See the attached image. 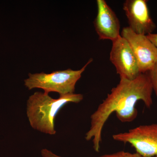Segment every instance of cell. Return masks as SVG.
Listing matches in <instances>:
<instances>
[{
  "instance_id": "1",
  "label": "cell",
  "mask_w": 157,
  "mask_h": 157,
  "mask_svg": "<svg viewBox=\"0 0 157 157\" xmlns=\"http://www.w3.org/2000/svg\"><path fill=\"white\" fill-rule=\"evenodd\" d=\"M153 91L148 72L140 73L133 80L120 78L119 84L111 90L91 115L90 127L86 134L85 139L88 141L92 140L95 151H100L103 128L111 114L115 112L122 122L133 121L137 116L135 107L137 101H143L147 108L151 107Z\"/></svg>"
},
{
  "instance_id": "2",
  "label": "cell",
  "mask_w": 157,
  "mask_h": 157,
  "mask_svg": "<svg viewBox=\"0 0 157 157\" xmlns=\"http://www.w3.org/2000/svg\"><path fill=\"white\" fill-rule=\"evenodd\" d=\"M83 95L72 94L52 98L48 94L36 92L29 96L26 103V114L33 129L49 135L56 133L55 121L58 113L66 104L79 103Z\"/></svg>"
},
{
  "instance_id": "3",
  "label": "cell",
  "mask_w": 157,
  "mask_h": 157,
  "mask_svg": "<svg viewBox=\"0 0 157 157\" xmlns=\"http://www.w3.org/2000/svg\"><path fill=\"white\" fill-rule=\"evenodd\" d=\"M90 58L80 70H74L68 69L54 71L50 73L29 74V77L24 80V85L29 90L42 89L46 94L51 92L58 93L59 96L74 94L76 82L81 77L88 65L92 62Z\"/></svg>"
},
{
  "instance_id": "4",
  "label": "cell",
  "mask_w": 157,
  "mask_h": 157,
  "mask_svg": "<svg viewBox=\"0 0 157 157\" xmlns=\"http://www.w3.org/2000/svg\"><path fill=\"white\" fill-rule=\"evenodd\" d=\"M112 137L116 141L130 144L142 156L157 157V124L140 125Z\"/></svg>"
},
{
  "instance_id": "5",
  "label": "cell",
  "mask_w": 157,
  "mask_h": 157,
  "mask_svg": "<svg viewBox=\"0 0 157 157\" xmlns=\"http://www.w3.org/2000/svg\"><path fill=\"white\" fill-rule=\"evenodd\" d=\"M109 59L120 78L133 80L140 74L137 59L131 46L121 36L112 41Z\"/></svg>"
},
{
  "instance_id": "6",
  "label": "cell",
  "mask_w": 157,
  "mask_h": 157,
  "mask_svg": "<svg viewBox=\"0 0 157 157\" xmlns=\"http://www.w3.org/2000/svg\"><path fill=\"white\" fill-rule=\"evenodd\" d=\"M121 36L128 42L138 63L140 73L149 72L157 63V48L145 35L135 33L128 27Z\"/></svg>"
},
{
  "instance_id": "7",
  "label": "cell",
  "mask_w": 157,
  "mask_h": 157,
  "mask_svg": "<svg viewBox=\"0 0 157 157\" xmlns=\"http://www.w3.org/2000/svg\"><path fill=\"white\" fill-rule=\"evenodd\" d=\"M147 1L126 0L123 4L129 28L135 33L147 35L152 33L156 28L150 15Z\"/></svg>"
},
{
  "instance_id": "8",
  "label": "cell",
  "mask_w": 157,
  "mask_h": 157,
  "mask_svg": "<svg viewBox=\"0 0 157 157\" xmlns=\"http://www.w3.org/2000/svg\"><path fill=\"white\" fill-rule=\"evenodd\" d=\"M98 13L94 24L101 40L111 41L121 36L120 22L116 14L104 0H97Z\"/></svg>"
},
{
  "instance_id": "9",
  "label": "cell",
  "mask_w": 157,
  "mask_h": 157,
  "mask_svg": "<svg viewBox=\"0 0 157 157\" xmlns=\"http://www.w3.org/2000/svg\"><path fill=\"white\" fill-rule=\"evenodd\" d=\"M98 157H144L142 155L137 153H131L128 152L121 151L110 154H106L103 155L101 156Z\"/></svg>"
},
{
  "instance_id": "10",
  "label": "cell",
  "mask_w": 157,
  "mask_h": 157,
  "mask_svg": "<svg viewBox=\"0 0 157 157\" xmlns=\"http://www.w3.org/2000/svg\"><path fill=\"white\" fill-rule=\"evenodd\" d=\"M153 90L157 96V63L151 70L148 72Z\"/></svg>"
},
{
  "instance_id": "11",
  "label": "cell",
  "mask_w": 157,
  "mask_h": 157,
  "mask_svg": "<svg viewBox=\"0 0 157 157\" xmlns=\"http://www.w3.org/2000/svg\"><path fill=\"white\" fill-rule=\"evenodd\" d=\"M41 155L42 157H62L58 155L47 149H43L41 150Z\"/></svg>"
},
{
  "instance_id": "12",
  "label": "cell",
  "mask_w": 157,
  "mask_h": 157,
  "mask_svg": "<svg viewBox=\"0 0 157 157\" xmlns=\"http://www.w3.org/2000/svg\"><path fill=\"white\" fill-rule=\"evenodd\" d=\"M146 36L157 48V33L149 34Z\"/></svg>"
}]
</instances>
